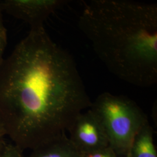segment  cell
I'll use <instances>...</instances> for the list:
<instances>
[{
	"label": "cell",
	"instance_id": "cell-1",
	"mask_svg": "<svg viewBox=\"0 0 157 157\" xmlns=\"http://www.w3.org/2000/svg\"><path fill=\"white\" fill-rule=\"evenodd\" d=\"M91 103L72 56L44 26L30 29L0 65V122L23 151L66 134Z\"/></svg>",
	"mask_w": 157,
	"mask_h": 157
},
{
	"label": "cell",
	"instance_id": "cell-2",
	"mask_svg": "<svg viewBox=\"0 0 157 157\" xmlns=\"http://www.w3.org/2000/svg\"><path fill=\"white\" fill-rule=\"evenodd\" d=\"M78 26L117 78L140 87L157 83V4L91 0L84 3Z\"/></svg>",
	"mask_w": 157,
	"mask_h": 157
},
{
	"label": "cell",
	"instance_id": "cell-3",
	"mask_svg": "<svg viewBox=\"0 0 157 157\" xmlns=\"http://www.w3.org/2000/svg\"><path fill=\"white\" fill-rule=\"evenodd\" d=\"M90 109L100 122L109 146L118 156L126 157L136 135L148 122L140 108L124 95L103 93L92 102Z\"/></svg>",
	"mask_w": 157,
	"mask_h": 157
},
{
	"label": "cell",
	"instance_id": "cell-4",
	"mask_svg": "<svg viewBox=\"0 0 157 157\" xmlns=\"http://www.w3.org/2000/svg\"><path fill=\"white\" fill-rule=\"evenodd\" d=\"M68 132L69 140L80 153L110 147L103 127L90 108L78 115Z\"/></svg>",
	"mask_w": 157,
	"mask_h": 157
},
{
	"label": "cell",
	"instance_id": "cell-5",
	"mask_svg": "<svg viewBox=\"0 0 157 157\" xmlns=\"http://www.w3.org/2000/svg\"><path fill=\"white\" fill-rule=\"evenodd\" d=\"M63 0H4L0 9L28 23L30 28L44 26L51 14L67 3Z\"/></svg>",
	"mask_w": 157,
	"mask_h": 157
},
{
	"label": "cell",
	"instance_id": "cell-6",
	"mask_svg": "<svg viewBox=\"0 0 157 157\" xmlns=\"http://www.w3.org/2000/svg\"><path fill=\"white\" fill-rule=\"evenodd\" d=\"M28 157H82L66 134L32 150Z\"/></svg>",
	"mask_w": 157,
	"mask_h": 157
},
{
	"label": "cell",
	"instance_id": "cell-7",
	"mask_svg": "<svg viewBox=\"0 0 157 157\" xmlns=\"http://www.w3.org/2000/svg\"><path fill=\"white\" fill-rule=\"evenodd\" d=\"M153 133L149 122L147 123L136 135L126 157H157Z\"/></svg>",
	"mask_w": 157,
	"mask_h": 157
},
{
	"label": "cell",
	"instance_id": "cell-8",
	"mask_svg": "<svg viewBox=\"0 0 157 157\" xmlns=\"http://www.w3.org/2000/svg\"><path fill=\"white\" fill-rule=\"evenodd\" d=\"M23 151L13 143L5 142L0 146V157H25Z\"/></svg>",
	"mask_w": 157,
	"mask_h": 157
},
{
	"label": "cell",
	"instance_id": "cell-9",
	"mask_svg": "<svg viewBox=\"0 0 157 157\" xmlns=\"http://www.w3.org/2000/svg\"><path fill=\"white\" fill-rule=\"evenodd\" d=\"M80 154L82 157H118V154L111 147Z\"/></svg>",
	"mask_w": 157,
	"mask_h": 157
},
{
	"label": "cell",
	"instance_id": "cell-10",
	"mask_svg": "<svg viewBox=\"0 0 157 157\" xmlns=\"http://www.w3.org/2000/svg\"><path fill=\"white\" fill-rule=\"evenodd\" d=\"M6 31L3 22L2 17V11L0 9V65L4 60V53L6 46Z\"/></svg>",
	"mask_w": 157,
	"mask_h": 157
},
{
	"label": "cell",
	"instance_id": "cell-11",
	"mask_svg": "<svg viewBox=\"0 0 157 157\" xmlns=\"http://www.w3.org/2000/svg\"><path fill=\"white\" fill-rule=\"evenodd\" d=\"M5 137H6V133H5L4 128L2 127V125L0 122V146L6 142L4 140Z\"/></svg>",
	"mask_w": 157,
	"mask_h": 157
}]
</instances>
